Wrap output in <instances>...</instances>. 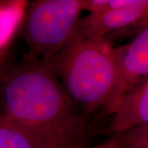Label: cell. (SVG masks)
Masks as SVG:
<instances>
[{
    "label": "cell",
    "instance_id": "1",
    "mask_svg": "<svg viewBox=\"0 0 148 148\" xmlns=\"http://www.w3.org/2000/svg\"><path fill=\"white\" fill-rule=\"evenodd\" d=\"M47 64L24 63L1 86L0 114L17 125L69 148L86 146L87 124Z\"/></svg>",
    "mask_w": 148,
    "mask_h": 148
},
{
    "label": "cell",
    "instance_id": "2",
    "mask_svg": "<svg viewBox=\"0 0 148 148\" xmlns=\"http://www.w3.org/2000/svg\"><path fill=\"white\" fill-rule=\"evenodd\" d=\"M46 64L78 107L112 114L118 85L114 46L109 39L76 33Z\"/></svg>",
    "mask_w": 148,
    "mask_h": 148
},
{
    "label": "cell",
    "instance_id": "3",
    "mask_svg": "<svg viewBox=\"0 0 148 148\" xmlns=\"http://www.w3.org/2000/svg\"><path fill=\"white\" fill-rule=\"evenodd\" d=\"M85 0H38L27 11L23 37L28 46L26 63H46L76 35Z\"/></svg>",
    "mask_w": 148,
    "mask_h": 148
},
{
    "label": "cell",
    "instance_id": "4",
    "mask_svg": "<svg viewBox=\"0 0 148 148\" xmlns=\"http://www.w3.org/2000/svg\"><path fill=\"white\" fill-rule=\"evenodd\" d=\"M148 27V0H127L121 8L88 14L82 18L77 33L110 40L132 30Z\"/></svg>",
    "mask_w": 148,
    "mask_h": 148
},
{
    "label": "cell",
    "instance_id": "5",
    "mask_svg": "<svg viewBox=\"0 0 148 148\" xmlns=\"http://www.w3.org/2000/svg\"><path fill=\"white\" fill-rule=\"evenodd\" d=\"M114 56L118 85L114 112L123 96L148 77V27L138 32L131 41L114 47Z\"/></svg>",
    "mask_w": 148,
    "mask_h": 148
},
{
    "label": "cell",
    "instance_id": "6",
    "mask_svg": "<svg viewBox=\"0 0 148 148\" xmlns=\"http://www.w3.org/2000/svg\"><path fill=\"white\" fill-rule=\"evenodd\" d=\"M148 123V77L123 96L112 114L108 131L113 136Z\"/></svg>",
    "mask_w": 148,
    "mask_h": 148
},
{
    "label": "cell",
    "instance_id": "7",
    "mask_svg": "<svg viewBox=\"0 0 148 148\" xmlns=\"http://www.w3.org/2000/svg\"><path fill=\"white\" fill-rule=\"evenodd\" d=\"M0 148H69L17 125L0 114Z\"/></svg>",
    "mask_w": 148,
    "mask_h": 148
},
{
    "label": "cell",
    "instance_id": "8",
    "mask_svg": "<svg viewBox=\"0 0 148 148\" xmlns=\"http://www.w3.org/2000/svg\"><path fill=\"white\" fill-rule=\"evenodd\" d=\"M114 136L123 148H148V123Z\"/></svg>",
    "mask_w": 148,
    "mask_h": 148
},
{
    "label": "cell",
    "instance_id": "9",
    "mask_svg": "<svg viewBox=\"0 0 148 148\" xmlns=\"http://www.w3.org/2000/svg\"><path fill=\"white\" fill-rule=\"evenodd\" d=\"M77 148H123L122 147L121 143L118 140L115 136H113L112 138L106 140L105 142L92 146H83Z\"/></svg>",
    "mask_w": 148,
    "mask_h": 148
}]
</instances>
